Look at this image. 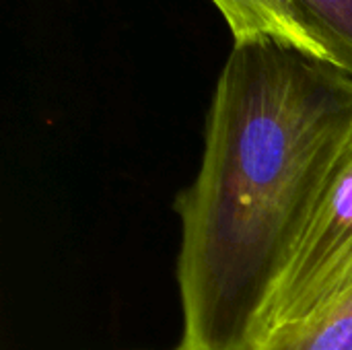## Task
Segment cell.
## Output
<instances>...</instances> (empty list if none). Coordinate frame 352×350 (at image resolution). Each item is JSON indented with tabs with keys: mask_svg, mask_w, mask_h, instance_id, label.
<instances>
[{
	"mask_svg": "<svg viewBox=\"0 0 352 350\" xmlns=\"http://www.w3.org/2000/svg\"><path fill=\"white\" fill-rule=\"evenodd\" d=\"M254 350H352V252L316 309L303 322L266 336Z\"/></svg>",
	"mask_w": 352,
	"mask_h": 350,
	"instance_id": "3957f363",
	"label": "cell"
},
{
	"mask_svg": "<svg viewBox=\"0 0 352 350\" xmlns=\"http://www.w3.org/2000/svg\"><path fill=\"white\" fill-rule=\"evenodd\" d=\"M352 138V76L280 43H233L196 179L177 200L182 342L252 350L264 311Z\"/></svg>",
	"mask_w": 352,
	"mask_h": 350,
	"instance_id": "6da1fadb",
	"label": "cell"
},
{
	"mask_svg": "<svg viewBox=\"0 0 352 350\" xmlns=\"http://www.w3.org/2000/svg\"><path fill=\"white\" fill-rule=\"evenodd\" d=\"M351 252L352 138L334 167L311 223L264 311L254 349L266 336L303 322L316 309L326 287Z\"/></svg>",
	"mask_w": 352,
	"mask_h": 350,
	"instance_id": "7a4b0ae2",
	"label": "cell"
},
{
	"mask_svg": "<svg viewBox=\"0 0 352 350\" xmlns=\"http://www.w3.org/2000/svg\"><path fill=\"white\" fill-rule=\"evenodd\" d=\"M229 25L233 39L272 37L318 60L330 62L322 43L305 27L291 0H210ZM334 66V64H332Z\"/></svg>",
	"mask_w": 352,
	"mask_h": 350,
	"instance_id": "277c9868",
	"label": "cell"
},
{
	"mask_svg": "<svg viewBox=\"0 0 352 350\" xmlns=\"http://www.w3.org/2000/svg\"><path fill=\"white\" fill-rule=\"evenodd\" d=\"M330 64L352 76V0H291Z\"/></svg>",
	"mask_w": 352,
	"mask_h": 350,
	"instance_id": "5b68a950",
	"label": "cell"
}]
</instances>
